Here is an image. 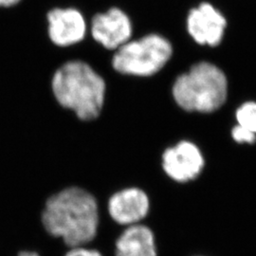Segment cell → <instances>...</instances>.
Returning a JSON list of instances; mask_svg holds the SVG:
<instances>
[{"mask_svg": "<svg viewBox=\"0 0 256 256\" xmlns=\"http://www.w3.org/2000/svg\"><path fill=\"white\" fill-rule=\"evenodd\" d=\"M42 223L50 236L62 238L68 247H81L97 234V202L84 189L66 188L46 200Z\"/></svg>", "mask_w": 256, "mask_h": 256, "instance_id": "6da1fadb", "label": "cell"}, {"mask_svg": "<svg viewBox=\"0 0 256 256\" xmlns=\"http://www.w3.org/2000/svg\"><path fill=\"white\" fill-rule=\"evenodd\" d=\"M52 88L60 106L72 110L79 119L90 120L101 114L106 86L90 64L79 60L62 64L52 77Z\"/></svg>", "mask_w": 256, "mask_h": 256, "instance_id": "7a4b0ae2", "label": "cell"}, {"mask_svg": "<svg viewBox=\"0 0 256 256\" xmlns=\"http://www.w3.org/2000/svg\"><path fill=\"white\" fill-rule=\"evenodd\" d=\"M227 79L216 66L202 62L176 78L172 88L176 102L186 111L212 112L227 98Z\"/></svg>", "mask_w": 256, "mask_h": 256, "instance_id": "3957f363", "label": "cell"}, {"mask_svg": "<svg viewBox=\"0 0 256 256\" xmlns=\"http://www.w3.org/2000/svg\"><path fill=\"white\" fill-rule=\"evenodd\" d=\"M173 46L168 39L151 34L119 48L112 58V66L120 74L148 77L158 74L169 62Z\"/></svg>", "mask_w": 256, "mask_h": 256, "instance_id": "277c9868", "label": "cell"}, {"mask_svg": "<svg viewBox=\"0 0 256 256\" xmlns=\"http://www.w3.org/2000/svg\"><path fill=\"white\" fill-rule=\"evenodd\" d=\"M204 167L200 148L190 142L182 140L167 148L162 155V168L166 174L178 182L196 178Z\"/></svg>", "mask_w": 256, "mask_h": 256, "instance_id": "5b68a950", "label": "cell"}, {"mask_svg": "<svg viewBox=\"0 0 256 256\" xmlns=\"http://www.w3.org/2000/svg\"><path fill=\"white\" fill-rule=\"evenodd\" d=\"M132 32L131 20L119 8H111L106 12L97 14L92 18V36L108 50H117L128 43Z\"/></svg>", "mask_w": 256, "mask_h": 256, "instance_id": "8992f818", "label": "cell"}, {"mask_svg": "<svg viewBox=\"0 0 256 256\" xmlns=\"http://www.w3.org/2000/svg\"><path fill=\"white\" fill-rule=\"evenodd\" d=\"M48 36L59 46L81 42L86 34V23L82 14L74 8H56L48 12Z\"/></svg>", "mask_w": 256, "mask_h": 256, "instance_id": "52a82bcc", "label": "cell"}, {"mask_svg": "<svg viewBox=\"0 0 256 256\" xmlns=\"http://www.w3.org/2000/svg\"><path fill=\"white\" fill-rule=\"evenodd\" d=\"M226 20L209 3L192 9L187 18V28L194 40L200 45L216 46L224 34Z\"/></svg>", "mask_w": 256, "mask_h": 256, "instance_id": "ba28073f", "label": "cell"}, {"mask_svg": "<svg viewBox=\"0 0 256 256\" xmlns=\"http://www.w3.org/2000/svg\"><path fill=\"white\" fill-rule=\"evenodd\" d=\"M149 210L146 194L138 188H128L114 194L108 202L110 216L120 225H135Z\"/></svg>", "mask_w": 256, "mask_h": 256, "instance_id": "9c48e42d", "label": "cell"}, {"mask_svg": "<svg viewBox=\"0 0 256 256\" xmlns=\"http://www.w3.org/2000/svg\"><path fill=\"white\" fill-rule=\"evenodd\" d=\"M116 256H156L152 230L140 224L129 226L116 241Z\"/></svg>", "mask_w": 256, "mask_h": 256, "instance_id": "30bf717a", "label": "cell"}, {"mask_svg": "<svg viewBox=\"0 0 256 256\" xmlns=\"http://www.w3.org/2000/svg\"><path fill=\"white\" fill-rule=\"evenodd\" d=\"M238 124L256 134V104H244L236 112Z\"/></svg>", "mask_w": 256, "mask_h": 256, "instance_id": "8fae6325", "label": "cell"}, {"mask_svg": "<svg viewBox=\"0 0 256 256\" xmlns=\"http://www.w3.org/2000/svg\"><path fill=\"white\" fill-rule=\"evenodd\" d=\"M232 138L238 142H248L252 144L256 138V134L250 131L247 128H243L238 124L232 130Z\"/></svg>", "mask_w": 256, "mask_h": 256, "instance_id": "7c38bea8", "label": "cell"}, {"mask_svg": "<svg viewBox=\"0 0 256 256\" xmlns=\"http://www.w3.org/2000/svg\"><path fill=\"white\" fill-rule=\"evenodd\" d=\"M64 256H102L98 250L81 247L72 248Z\"/></svg>", "mask_w": 256, "mask_h": 256, "instance_id": "4fadbf2b", "label": "cell"}, {"mask_svg": "<svg viewBox=\"0 0 256 256\" xmlns=\"http://www.w3.org/2000/svg\"><path fill=\"white\" fill-rule=\"evenodd\" d=\"M21 0H0V8H10L16 6Z\"/></svg>", "mask_w": 256, "mask_h": 256, "instance_id": "5bb4252c", "label": "cell"}, {"mask_svg": "<svg viewBox=\"0 0 256 256\" xmlns=\"http://www.w3.org/2000/svg\"><path fill=\"white\" fill-rule=\"evenodd\" d=\"M18 256H39L36 252H22L19 254Z\"/></svg>", "mask_w": 256, "mask_h": 256, "instance_id": "9a60e30c", "label": "cell"}]
</instances>
